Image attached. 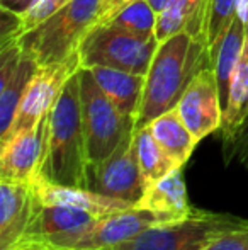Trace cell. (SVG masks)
<instances>
[{"label": "cell", "instance_id": "obj_1", "mask_svg": "<svg viewBox=\"0 0 248 250\" xmlns=\"http://www.w3.org/2000/svg\"><path fill=\"white\" fill-rule=\"evenodd\" d=\"M209 65V48L202 38L179 33L160 41L145 75L136 128L150 125L160 114L177 107L192 79Z\"/></svg>", "mask_w": 248, "mask_h": 250}, {"label": "cell", "instance_id": "obj_2", "mask_svg": "<svg viewBox=\"0 0 248 250\" xmlns=\"http://www.w3.org/2000/svg\"><path fill=\"white\" fill-rule=\"evenodd\" d=\"M78 72L66 82L48 114L46 142L38 179L60 186L85 188L89 160L82 125Z\"/></svg>", "mask_w": 248, "mask_h": 250}, {"label": "cell", "instance_id": "obj_3", "mask_svg": "<svg viewBox=\"0 0 248 250\" xmlns=\"http://www.w3.org/2000/svg\"><path fill=\"white\" fill-rule=\"evenodd\" d=\"M100 0H72L57 14L17 40L38 65L65 62L78 53L83 38L99 21Z\"/></svg>", "mask_w": 248, "mask_h": 250}, {"label": "cell", "instance_id": "obj_4", "mask_svg": "<svg viewBox=\"0 0 248 250\" xmlns=\"http://www.w3.org/2000/svg\"><path fill=\"white\" fill-rule=\"evenodd\" d=\"M247 227L248 220L235 214L192 209L182 220L158 223L104 250H202L221 235Z\"/></svg>", "mask_w": 248, "mask_h": 250}, {"label": "cell", "instance_id": "obj_5", "mask_svg": "<svg viewBox=\"0 0 248 250\" xmlns=\"http://www.w3.org/2000/svg\"><path fill=\"white\" fill-rule=\"evenodd\" d=\"M80 104L89 165L106 160L134 128V119L124 116L102 92L89 68H80Z\"/></svg>", "mask_w": 248, "mask_h": 250}, {"label": "cell", "instance_id": "obj_6", "mask_svg": "<svg viewBox=\"0 0 248 250\" xmlns=\"http://www.w3.org/2000/svg\"><path fill=\"white\" fill-rule=\"evenodd\" d=\"M156 46V38L143 40L109 24H95L83 38L78 55L83 68L111 66L146 75Z\"/></svg>", "mask_w": 248, "mask_h": 250}, {"label": "cell", "instance_id": "obj_7", "mask_svg": "<svg viewBox=\"0 0 248 250\" xmlns=\"http://www.w3.org/2000/svg\"><path fill=\"white\" fill-rule=\"evenodd\" d=\"M136 126L131 128L116 150L100 164L87 165L85 188L99 194L138 204L146 189L139 168L134 142Z\"/></svg>", "mask_w": 248, "mask_h": 250}, {"label": "cell", "instance_id": "obj_8", "mask_svg": "<svg viewBox=\"0 0 248 250\" xmlns=\"http://www.w3.org/2000/svg\"><path fill=\"white\" fill-rule=\"evenodd\" d=\"M167 221L173 220L163 216V214L153 213L150 209L133 206L129 209L119 211V213L97 218L87 230L53 238L50 240V244L57 249L104 250L131 240L133 237L145 231L146 228L155 227L158 223H167Z\"/></svg>", "mask_w": 248, "mask_h": 250}, {"label": "cell", "instance_id": "obj_9", "mask_svg": "<svg viewBox=\"0 0 248 250\" xmlns=\"http://www.w3.org/2000/svg\"><path fill=\"white\" fill-rule=\"evenodd\" d=\"M80 68H82V62H80L78 53L70 56L65 62L38 66L36 73L33 75L26 92H24L16 119L10 126L9 133L0 140V143L7 142L10 136L17 135V133L33 128L41 119L46 118L53 109L55 102L60 97L63 87Z\"/></svg>", "mask_w": 248, "mask_h": 250}, {"label": "cell", "instance_id": "obj_10", "mask_svg": "<svg viewBox=\"0 0 248 250\" xmlns=\"http://www.w3.org/2000/svg\"><path fill=\"white\" fill-rule=\"evenodd\" d=\"M177 111L197 142L221 129L225 104L211 65L192 79L177 104Z\"/></svg>", "mask_w": 248, "mask_h": 250}, {"label": "cell", "instance_id": "obj_11", "mask_svg": "<svg viewBox=\"0 0 248 250\" xmlns=\"http://www.w3.org/2000/svg\"><path fill=\"white\" fill-rule=\"evenodd\" d=\"M38 66L17 41L0 46V140L9 133Z\"/></svg>", "mask_w": 248, "mask_h": 250}, {"label": "cell", "instance_id": "obj_12", "mask_svg": "<svg viewBox=\"0 0 248 250\" xmlns=\"http://www.w3.org/2000/svg\"><path fill=\"white\" fill-rule=\"evenodd\" d=\"M48 116L33 128L0 143V179L34 184L46 142Z\"/></svg>", "mask_w": 248, "mask_h": 250}, {"label": "cell", "instance_id": "obj_13", "mask_svg": "<svg viewBox=\"0 0 248 250\" xmlns=\"http://www.w3.org/2000/svg\"><path fill=\"white\" fill-rule=\"evenodd\" d=\"M0 250H5L26 235L38 199L29 182L0 179Z\"/></svg>", "mask_w": 248, "mask_h": 250}, {"label": "cell", "instance_id": "obj_14", "mask_svg": "<svg viewBox=\"0 0 248 250\" xmlns=\"http://www.w3.org/2000/svg\"><path fill=\"white\" fill-rule=\"evenodd\" d=\"M33 188L39 204H61V206L76 208V209H83L97 218L119 213V211L129 209V208L134 206L128 201L109 198V196L94 192L87 188L60 186L43 181V179H38L33 184Z\"/></svg>", "mask_w": 248, "mask_h": 250}, {"label": "cell", "instance_id": "obj_15", "mask_svg": "<svg viewBox=\"0 0 248 250\" xmlns=\"http://www.w3.org/2000/svg\"><path fill=\"white\" fill-rule=\"evenodd\" d=\"M97 220V216L76 208L61 206V204H36L33 220L24 237L53 240L65 235L83 231Z\"/></svg>", "mask_w": 248, "mask_h": 250}, {"label": "cell", "instance_id": "obj_16", "mask_svg": "<svg viewBox=\"0 0 248 250\" xmlns=\"http://www.w3.org/2000/svg\"><path fill=\"white\" fill-rule=\"evenodd\" d=\"M248 119V34L243 50L240 53L238 63L231 77L229 85L228 102L225 107L221 126V140H223V153L225 157L229 153L236 140L243 133L245 123Z\"/></svg>", "mask_w": 248, "mask_h": 250}, {"label": "cell", "instance_id": "obj_17", "mask_svg": "<svg viewBox=\"0 0 248 250\" xmlns=\"http://www.w3.org/2000/svg\"><path fill=\"white\" fill-rule=\"evenodd\" d=\"M182 168H175L160 181L146 186L145 194L136 206L163 214L170 220H182L189 216L194 208L189 204Z\"/></svg>", "mask_w": 248, "mask_h": 250}, {"label": "cell", "instance_id": "obj_18", "mask_svg": "<svg viewBox=\"0 0 248 250\" xmlns=\"http://www.w3.org/2000/svg\"><path fill=\"white\" fill-rule=\"evenodd\" d=\"M89 70L113 104L124 116L136 119L145 89V75L111 66H90Z\"/></svg>", "mask_w": 248, "mask_h": 250}, {"label": "cell", "instance_id": "obj_19", "mask_svg": "<svg viewBox=\"0 0 248 250\" xmlns=\"http://www.w3.org/2000/svg\"><path fill=\"white\" fill-rule=\"evenodd\" d=\"M206 12L208 0H170L156 21L155 36L158 43L179 33H189L204 40Z\"/></svg>", "mask_w": 248, "mask_h": 250}, {"label": "cell", "instance_id": "obj_20", "mask_svg": "<svg viewBox=\"0 0 248 250\" xmlns=\"http://www.w3.org/2000/svg\"><path fill=\"white\" fill-rule=\"evenodd\" d=\"M247 24L242 19L240 14L233 19L226 33L219 40V43L211 50V68L214 70L216 79H218L219 92H221L223 104L226 107L229 94V85H231V77L235 72V66L238 63L240 53L243 50V44L247 40Z\"/></svg>", "mask_w": 248, "mask_h": 250}, {"label": "cell", "instance_id": "obj_21", "mask_svg": "<svg viewBox=\"0 0 248 250\" xmlns=\"http://www.w3.org/2000/svg\"><path fill=\"white\" fill-rule=\"evenodd\" d=\"M148 126L155 140L160 143V146L170 155V158L179 167H184L191 158V155L194 153L199 142L187 128L184 119L180 118L177 107L160 114Z\"/></svg>", "mask_w": 248, "mask_h": 250}, {"label": "cell", "instance_id": "obj_22", "mask_svg": "<svg viewBox=\"0 0 248 250\" xmlns=\"http://www.w3.org/2000/svg\"><path fill=\"white\" fill-rule=\"evenodd\" d=\"M134 142H136V155H138L139 168H141V174L146 186L160 181V179L169 175L175 168H182L160 146V143L155 140V136H153L148 125L141 126V128H136Z\"/></svg>", "mask_w": 248, "mask_h": 250}, {"label": "cell", "instance_id": "obj_23", "mask_svg": "<svg viewBox=\"0 0 248 250\" xmlns=\"http://www.w3.org/2000/svg\"><path fill=\"white\" fill-rule=\"evenodd\" d=\"M156 21H158V14L146 0H133L100 24H109L143 40H153L156 38Z\"/></svg>", "mask_w": 248, "mask_h": 250}, {"label": "cell", "instance_id": "obj_24", "mask_svg": "<svg viewBox=\"0 0 248 250\" xmlns=\"http://www.w3.org/2000/svg\"><path fill=\"white\" fill-rule=\"evenodd\" d=\"M240 2L242 0H208L204 40L209 48V56H211V50L219 43L223 34L238 14Z\"/></svg>", "mask_w": 248, "mask_h": 250}, {"label": "cell", "instance_id": "obj_25", "mask_svg": "<svg viewBox=\"0 0 248 250\" xmlns=\"http://www.w3.org/2000/svg\"><path fill=\"white\" fill-rule=\"evenodd\" d=\"M68 2L72 0H38L24 16H20V36L33 31L46 19H50Z\"/></svg>", "mask_w": 248, "mask_h": 250}, {"label": "cell", "instance_id": "obj_26", "mask_svg": "<svg viewBox=\"0 0 248 250\" xmlns=\"http://www.w3.org/2000/svg\"><path fill=\"white\" fill-rule=\"evenodd\" d=\"M202 250H248V227L221 235Z\"/></svg>", "mask_w": 248, "mask_h": 250}, {"label": "cell", "instance_id": "obj_27", "mask_svg": "<svg viewBox=\"0 0 248 250\" xmlns=\"http://www.w3.org/2000/svg\"><path fill=\"white\" fill-rule=\"evenodd\" d=\"M20 38V16L2 9L0 16V46L12 43Z\"/></svg>", "mask_w": 248, "mask_h": 250}, {"label": "cell", "instance_id": "obj_28", "mask_svg": "<svg viewBox=\"0 0 248 250\" xmlns=\"http://www.w3.org/2000/svg\"><path fill=\"white\" fill-rule=\"evenodd\" d=\"M235 158L242 165L248 167V129L240 136L238 142L233 145V148L229 150V153L225 157V160L229 162V160H235Z\"/></svg>", "mask_w": 248, "mask_h": 250}, {"label": "cell", "instance_id": "obj_29", "mask_svg": "<svg viewBox=\"0 0 248 250\" xmlns=\"http://www.w3.org/2000/svg\"><path fill=\"white\" fill-rule=\"evenodd\" d=\"M5 250H57V247H53L50 242L41 240V238L22 237L19 242H16V244L10 245V247Z\"/></svg>", "mask_w": 248, "mask_h": 250}, {"label": "cell", "instance_id": "obj_30", "mask_svg": "<svg viewBox=\"0 0 248 250\" xmlns=\"http://www.w3.org/2000/svg\"><path fill=\"white\" fill-rule=\"evenodd\" d=\"M133 2V0H100V5H99V21H97V24L104 22V21H107L111 16H113L114 12H117V10L121 9V7H124L126 3Z\"/></svg>", "mask_w": 248, "mask_h": 250}, {"label": "cell", "instance_id": "obj_31", "mask_svg": "<svg viewBox=\"0 0 248 250\" xmlns=\"http://www.w3.org/2000/svg\"><path fill=\"white\" fill-rule=\"evenodd\" d=\"M38 0H0V9L10 10L17 16H24Z\"/></svg>", "mask_w": 248, "mask_h": 250}, {"label": "cell", "instance_id": "obj_32", "mask_svg": "<svg viewBox=\"0 0 248 250\" xmlns=\"http://www.w3.org/2000/svg\"><path fill=\"white\" fill-rule=\"evenodd\" d=\"M146 2L153 7V10H155L156 14H160L167 7V3H169L170 0H146Z\"/></svg>", "mask_w": 248, "mask_h": 250}, {"label": "cell", "instance_id": "obj_33", "mask_svg": "<svg viewBox=\"0 0 248 250\" xmlns=\"http://www.w3.org/2000/svg\"><path fill=\"white\" fill-rule=\"evenodd\" d=\"M247 129H248V119H247V123H245V128H243V133H245ZM243 133H242V135H243ZM242 135H240V136H242ZM236 142H238V140H236Z\"/></svg>", "mask_w": 248, "mask_h": 250}, {"label": "cell", "instance_id": "obj_34", "mask_svg": "<svg viewBox=\"0 0 248 250\" xmlns=\"http://www.w3.org/2000/svg\"><path fill=\"white\" fill-rule=\"evenodd\" d=\"M57 250H70V249H57Z\"/></svg>", "mask_w": 248, "mask_h": 250}]
</instances>
